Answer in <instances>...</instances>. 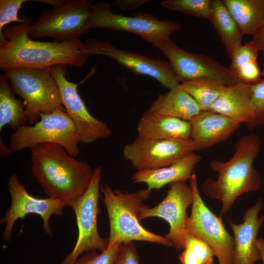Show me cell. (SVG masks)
I'll list each match as a JSON object with an SVG mask.
<instances>
[{"mask_svg": "<svg viewBox=\"0 0 264 264\" xmlns=\"http://www.w3.org/2000/svg\"><path fill=\"white\" fill-rule=\"evenodd\" d=\"M31 20L6 26L3 35L7 42L0 46V68H51L56 65L80 68L88 56L85 44L80 39L64 43L32 40L28 35Z\"/></svg>", "mask_w": 264, "mask_h": 264, "instance_id": "obj_1", "label": "cell"}, {"mask_svg": "<svg viewBox=\"0 0 264 264\" xmlns=\"http://www.w3.org/2000/svg\"><path fill=\"white\" fill-rule=\"evenodd\" d=\"M261 145L259 136L251 133L239 138L234 145V153L226 161L216 159L210 162V168L218 174L216 179H205L202 191L210 198L221 202V218L231 209L242 195L259 190L262 185L259 172L253 166Z\"/></svg>", "mask_w": 264, "mask_h": 264, "instance_id": "obj_2", "label": "cell"}, {"mask_svg": "<svg viewBox=\"0 0 264 264\" xmlns=\"http://www.w3.org/2000/svg\"><path fill=\"white\" fill-rule=\"evenodd\" d=\"M31 172L48 198L69 204L87 189L93 175L90 165L77 160L61 145L39 144L31 149Z\"/></svg>", "mask_w": 264, "mask_h": 264, "instance_id": "obj_3", "label": "cell"}, {"mask_svg": "<svg viewBox=\"0 0 264 264\" xmlns=\"http://www.w3.org/2000/svg\"><path fill=\"white\" fill-rule=\"evenodd\" d=\"M103 200L106 206L110 222L108 247L117 243L145 241L173 246L165 237L150 232L140 223L139 216L145 206L143 201L152 191L147 188L136 192H123L112 190L107 184L100 186Z\"/></svg>", "mask_w": 264, "mask_h": 264, "instance_id": "obj_4", "label": "cell"}, {"mask_svg": "<svg viewBox=\"0 0 264 264\" xmlns=\"http://www.w3.org/2000/svg\"><path fill=\"white\" fill-rule=\"evenodd\" d=\"M3 71L15 93L23 99L27 122L34 124L40 113L66 111L50 68L17 67Z\"/></svg>", "mask_w": 264, "mask_h": 264, "instance_id": "obj_5", "label": "cell"}, {"mask_svg": "<svg viewBox=\"0 0 264 264\" xmlns=\"http://www.w3.org/2000/svg\"><path fill=\"white\" fill-rule=\"evenodd\" d=\"M40 116L33 126L20 127L12 134L9 147L13 152L31 149L40 143H52L62 146L69 155L76 157L80 152V138L66 111L58 110Z\"/></svg>", "mask_w": 264, "mask_h": 264, "instance_id": "obj_6", "label": "cell"}, {"mask_svg": "<svg viewBox=\"0 0 264 264\" xmlns=\"http://www.w3.org/2000/svg\"><path fill=\"white\" fill-rule=\"evenodd\" d=\"M88 23L90 29L125 31L137 34L155 47L160 43L171 39V36L181 28L175 21L160 20L147 13L139 12L129 17L114 13L110 4L106 2L92 5Z\"/></svg>", "mask_w": 264, "mask_h": 264, "instance_id": "obj_7", "label": "cell"}, {"mask_svg": "<svg viewBox=\"0 0 264 264\" xmlns=\"http://www.w3.org/2000/svg\"><path fill=\"white\" fill-rule=\"evenodd\" d=\"M92 0H70L59 7L44 9L30 25L28 35L51 37L59 43L79 39L90 29L88 20Z\"/></svg>", "mask_w": 264, "mask_h": 264, "instance_id": "obj_8", "label": "cell"}, {"mask_svg": "<svg viewBox=\"0 0 264 264\" xmlns=\"http://www.w3.org/2000/svg\"><path fill=\"white\" fill-rule=\"evenodd\" d=\"M193 194L191 214L186 222V232L198 238L212 250L218 264H234V238L225 229L221 218L206 205L198 189L194 173L189 180Z\"/></svg>", "mask_w": 264, "mask_h": 264, "instance_id": "obj_9", "label": "cell"}, {"mask_svg": "<svg viewBox=\"0 0 264 264\" xmlns=\"http://www.w3.org/2000/svg\"><path fill=\"white\" fill-rule=\"evenodd\" d=\"M101 176L100 166L93 169V177L87 189L69 204L68 207L72 209L76 216L78 235L74 248L61 264H74L84 252L97 250L101 252L107 248L108 240L101 237L97 229Z\"/></svg>", "mask_w": 264, "mask_h": 264, "instance_id": "obj_10", "label": "cell"}, {"mask_svg": "<svg viewBox=\"0 0 264 264\" xmlns=\"http://www.w3.org/2000/svg\"><path fill=\"white\" fill-rule=\"evenodd\" d=\"M85 44L88 57L98 55L109 57L136 74L153 77L169 89L180 84L172 66L165 60L119 48L106 41L89 38Z\"/></svg>", "mask_w": 264, "mask_h": 264, "instance_id": "obj_11", "label": "cell"}, {"mask_svg": "<svg viewBox=\"0 0 264 264\" xmlns=\"http://www.w3.org/2000/svg\"><path fill=\"white\" fill-rule=\"evenodd\" d=\"M8 191L11 196V204L0 219V224H5L3 239L8 242L11 239L12 231L16 221L23 219L28 214L40 216L43 220L44 231L50 237L52 233L49 220L52 215H63V211L67 205L65 202L52 199L39 198L31 196L20 182L18 175L14 173L8 179Z\"/></svg>", "mask_w": 264, "mask_h": 264, "instance_id": "obj_12", "label": "cell"}, {"mask_svg": "<svg viewBox=\"0 0 264 264\" xmlns=\"http://www.w3.org/2000/svg\"><path fill=\"white\" fill-rule=\"evenodd\" d=\"M196 151L191 138L154 140L137 136L125 145L122 155L138 171L170 165L186 154Z\"/></svg>", "mask_w": 264, "mask_h": 264, "instance_id": "obj_13", "label": "cell"}, {"mask_svg": "<svg viewBox=\"0 0 264 264\" xmlns=\"http://www.w3.org/2000/svg\"><path fill=\"white\" fill-rule=\"evenodd\" d=\"M50 69L58 86L63 105L75 125L80 142L90 144L111 136L112 131L107 124L94 117L88 110L78 93V84L66 79L67 66L56 65Z\"/></svg>", "mask_w": 264, "mask_h": 264, "instance_id": "obj_14", "label": "cell"}, {"mask_svg": "<svg viewBox=\"0 0 264 264\" xmlns=\"http://www.w3.org/2000/svg\"><path fill=\"white\" fill-rule=\"evenodd\" d=\"M156 47L167 57L180 82L206 78L228 86L240 82L229 68L204 54L186 51L171 39L160 43Z\"/></svg>", "mask_w": 264, "mask_h": 264, "instance_id": "obj_15", "label": "cell"}, {"mask_svg": "<svg viewBox=\"0 0 264 264\" xmlns=\"http://www.w3.org/2000/svg\"><path fill=\"white\" fill-rule=\"evenodd\" d=\"M193 194L186 181L170 184V188L163 200L153 208L145 206L141 211L140 220L150 217H159L165 220L170 226L165 237L170 240L177 250L184 249L186 234V222L188 217V208L192 204Z\"/></svg>", "mask_w": 264, "mask_h": 264, "instance_id": "obj_16", "label": "cell"}, {"mask_svg": "<svg viewBox=\"0 0 264 264\" xmlns=\"http://www.w3.org/2000/svg\"><path fill=\"white\" fill-rule=\"evenodd\" d=\"M262 205V200L259 199L248 208L241 224H236L228 220L234 236V264H254L262 260L256 241L259 228L264 222V215L258 216Z\"/></svg>", "mask_w": 264, "mask_h": 264, "instance_id": "obj_17", "label": "cell"}, {"mask_svg": "<svg viewBox=\"0 0 264 264\" xmlns=\"http://www.w3.org/2000/svg\"><path fill=\"white\" fill-rule=\"evenodd\" d=\"M190 122L191 139L197 151L226 140L241 125L235 120L211 110L202 111Z\"/></svg>", "mask_w": 264, "mask_h": 264, "instance_id": "obj_18", "label": "cell"}, {"mask_svg": "<svg viewBox=\"0 0 264 264\" xmlns=\"http://www.w3.org/2000/svg\"><path fill=\"white\" fill-rule=\"evenodd\" d=\"M201 156L195 152L186 154L172 164L159 168L138 170L131 176L133 183H144L151 191L168 184L190 180Z\"/></svg>", "mask_w": 264, "mask_h": 264, "instance_id": "obj_19", "label": "cell"}, {"mask_svg": "<svg viewBox=\"0 0 264 264\" xmlns=\"http://www.w3.org/2000/svg\"><path fill=\"white\" fill-rule=\"evenodd\" d=\"M210 110L226 116L241 124H249L255 113L251 85L240 82L226 86Z\"/></svg>", "mask_w": 264, "mask_h": 264, "instance_id": "obj_20", "label": "cell"}, {"mask_svg": "<svg viewBox=\"0 0 264 264\" xmlns=\"http://www.w3.org/2000/svg\"><path fill=\"white\" fill-rule=\"evenodd\" d=\"M137 136L154 140L191 138V124L179 118L158 115L148 110L137 125Z\"/></svg>", "mask_w": 264, "mask_h": 264, "instance_id": "obj_21", "label": "cell"}, {"mask_svg": "<svg viewBox=\"0 0 264 264\" xmlns=\"http://www.w3.org/2000/svg\"><path fill=\"white\" fill-rule=\"evenodd\" d=\"M148 110L158 115L189 122L202 111L180 84L169 91L160 94L151 104Z\"/></svg>", "mask_w": 264, "mask_h": 264, "instance_id": "obj_22", "label": "cell"}, {"mask_svg": "<svg viewBox=\"0 0 264 264\" xmlns=\"http://www.w3.org/2000/svg\"><path fill=\"white\" fill-rule=\"evenodd\" d=\"M243 35L254 36L264 26V0H224Z\"/></svg>", "mask_w": 264, "mask_h": 264, "instance_id": "obj_23", "label": "cell"}, {"mask_svg": "<svg viewBox=\"0 0 264 264\" xmlns=\"http://www.w3.org/2000/svg\"><path fill=\"white\" fill-rule=\"evenodd\" d=\"M210 21L222 43L227 55L231 58L235 49L242 44L243 34L223 0L212 1Z\"/></svg>", "mask_w": 264, "mask_h": 264, "instance_id": "obj_24", "label": "cell"}, {"mask_svg": "<svg viewBox=\"0 0 264 264\" xmlns=\"http://www.w3.org/2000/svg\"><path fill=\"white\" fill-rule=\"evenodd\" d=\"M4 74L0 76V130L9 125L15 131L25 125V108L23 101L16 98Z\"/></svg>", "mask_w": 264, "mask_h": 264, "instance_id": "obj_25", "label": "cell"}, {"mask_svg": "<svg viewBox=\"0 0 264 264\" xmlns=\"http://www.w3.org/2000/svg\"><path fill=\"white\" fill-rule=\"evenodd\" d=\"M180 85L194 98L202 111L210 110L226 86L219 81L206 78L186 81Z\"/></svg>", "mask_w": 264, "mask_h": 264, "instance_id": "obj_26", "label": "cell"}, {"mask_svg": "<svg viewBox=\"0 0 264 264\" xmlns=\"http://www.w3.org/2000/svg\"><path fill=\"white\" fill-rule=\"evenodd\" d=\"M183 249L178 257L181 264H213L211 249L192 234L186 233Z\"/></svg>", "mask_w": 264, "mask_h": 264, "instance_id": "obj_27", "label": "cell"}, {"mask_svg": "<svg viewBox=\"0 0 264 264\" xmlns=\"http://www.w3.org/2000/svg\"><path fill=\"white\" fill-rule=\"evenodd\" d=\"M212 0H167L160 3L162 7L172 11L210 20Z\"/></svg>", "mask_w": 264, "mask_h": 264, "instance_id": "obj_28", "label": "cell"}, {"mask_svg": "<svg viewBox=\"0 0 264 264\" xmlns=\"http://www.w3.org/2000/svg\"><path fill=\"white\" fill-rule=\"evenodd\" d=\"M28 0H0V46L4 44L7 40L3 35V30L6 25L12 22L18 23L24 22L27 19L25 16L18 17V13L22 4Z\"/></svg>", "mask_w": 264, "mask_h": 264, "instance_id": "obj_29", "label": "cell"}, {"mask_svg": "<svg viewBox=\"0 0 264 264\" xmlns=\"http://www.w3.org/2000/svg\"><path fill=\"white\" fill-rule=\"evenodd\" d=\"M251 88L255 113L252 121L247 125V128L253 130L258 126H264V79L251 84Z\"/></svg>", "mask_w": 264, "mask_h": 264, "instance_id": "obj_30", "label": "cell"}, {"mask_svg": "<svg viewBox=\"0 0 264 264\" xmlns=\"http://www.w3.org/2000/svg\"><path fill=\"white\" fill-rule=\"evenodd\" d=\"M121 244L115 243L101 253L96 251L88 252L79 257L74 264H113Z\"/></svg>", "mask_w": 264, "mask_h": 264, "instance_id": "obj_31", "label": "cell"}, {"mask_svg": "<svg viewBox=\"0 0 264 264\" xmlns=\"http://www.w3.org/2000/svg\"><path fill=\"white\" fill-rule=\"evenodd\" d=\"M258 50L248 42L237 47L231 57V71L234 74L238 69L253 61H257Z\"/></svg>", "mask_w": 264, "mask_h": 264, "instance_id": "obj_32", "label": "cell"}, {"mask_svg": "<svg viewBox=\"0 0 264 264\" xmlns=\"http://www.w3.org/2000/svg\"><path fill=\"white\" fill-rule=\"evenodd\" d=\"M113 264H141L133 242L121 244Z\"/></svg>", "mask_w": 264, "mask_h": 264, "instance_id": "obj_33", "label": "cell"}, {"mask_svg": "<svg viewBox=\"0 0 264 264\" xmlns=\"http://www.w3.org/2000/svg\"><path fill=\"white\" fill-rule=\"evenodd\" d=\"M150 1L148 0H117L111 3L121 10H134Z\"/></svg>", "mask_w": 264, "mask_h": 264, "instance_id": "obj_34", "label": "cell"}, {"mask_svg": "<svg viewBox=\"0 0 264 264\" xmlns=\"http://www.w3.org/2000/svg\"><path fill=\"white\" fill-rule=\"evenodd\" d=\"M250 42L258 51H264V26Z\"/></svg>", "mask_w": 264, "mask_h": 264, "instance_id": "obj_35", "label": "cell"}, {"mask_svg": "<svg viewBox=\"0 0 264 264\" xmlns=\"http://www.w3.org/2000/svg\"><path fill=\"white\" fill-rule=\"evenodd\" d=\"M34 1L44 2L52 6L53 8L59 7L64 5L67 0H34Z\"/></svg>", "mask_w": 264, "mask_h": 264, "instance_id": "obj_36", "label": "cell"}, {"mask_svg": "<svg viewBox=\"0 0 264 264\" xmlns=\"http://www.w3.org/2000/svg\"><path fill=\"white\" fill-rule=\"evenodd\" d=\"M0 157L10 156L13 153L10 147H7L4 144L1 136L0 139Z\"/></svg>", "mask_w": 264, "mask_h": 264, "instance_id": "obj_37", "label": "cell"}, {"mask_svg": "<svg viewBox=\"0 0 264 264\" xmlns=\"http://www.w3.org/2000/svg\"><path fill=\"white\" fill-rule=\"evenodd\" d=\"M256 245L260 251L262 260L264 264V239L262 238H257Z\"/></svg>", "mask_w": 264, "mask_h": 264, "instance_id": "obj_38", "label": "cell"}, {"mask_svg": "<svg viewBox=\"0 0 264 264\" xmlns=\"http://www.w3.org/2000/svg\"><path fill=\"white\" fill-rule=\"evenodd\" d=\"M263 54L264 62H263V71H262V76H263L264 79V51L263 52Z\"/></svg>", "mask_w": 264, "mask_h": 264, "instance_id": "obj_39", "label": "cell"}]
</instances>
